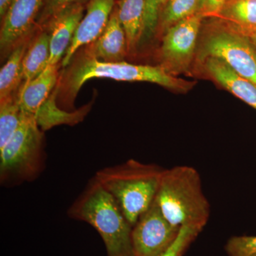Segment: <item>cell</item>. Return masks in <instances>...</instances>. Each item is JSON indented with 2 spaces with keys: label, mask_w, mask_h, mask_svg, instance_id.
Masks as SVG:
<instances>
[{
  "label": "cell",
  "mask_w": 256,
  "mask_h": 256,
  "mask_svg": "<svg viewBox=\"0 0 256 256\" xmlns=\"http://www.w3.org/2000/svg\"><path fill=\"white\" fill-rule=\"evenodd\" d=\"M164 170L158 165L130 160L100 170L94 178L114 196L133 226L156 200Z\"/></svg>",
  "instance_id": "obj_3"
},
{
  "label": "cell",
  "mask_w": 256,
  "mask_h": 256,
  "mask_svg": "<svg viewBox=\"0 0 256 256\" xmlns=\"http://www.w3.org/2000/svg\"><path fill=\"white\" fill-rule=\"evenodd\" d=\"M22 116L18 94L0 100V148L8 142L18 129Z\"/></svg>",
  "instance_id": "obj_20"
},
{
  "label": "cell",
  "mask_w": 256,
  "mask_h": 256,
  "mask_svg": "<svg viewBox=\"0 0 256 256\" xmlns=\"http://www.w3.org/2000/svg\"><path fill=\"white\" fill-rule=\"evenodd\" d=\"M203 15L200 13L175 24L165 32L160 54L163 66L170 73L188 68L196 48Z\"/></svg>",
  "instance_id": "obj_8"
},
{
  "label": "cell",
  "mask_w": 256,
  "mask_h": 256,
  "mask_svg": "<svg viewBox=\"0 0 256 256\" xmlns=\"http://www.w3.org/2000/svg\"><path fill=\"white\" fill-rule=\"evenodd\" d=\"M44 133L36 118L23 112L18 129L0 148L1 182L15 184L30 182L43 170Z\"/></svg>",
  "instance_id": "obj_5"
},
{
  "label": "cell",
  "mask_w": 256,
  "mask_h": 256,
  "mask_svg": "<svg viewBox=\"0 0 256 256\" xmlns=\"http://www.w3.org/2000/svg\"><path fill=\"white\" fill-rule=\"evenodd\" d=\"M180 230L166 220L154 201L132 226L134 256H160L171 246Z\"/></svg>",
  "instance_id": "obj_7"
},
{
  "label": "cell",
  "mask_w": 256,
  "mask_h": 256,
  "mask_svg": "<svg viewBox=\"0 0 256 256\" xmlns=\"http://www.w3.org/2000/svg\"><path fill=\"white\" fill-rule=\"evenodd\" d=\"M87 4L88 2H84L69 6L50 18L40 28H44L50 35L48 66L62 64L79 23L85 14Z\"/></svg>",
  "instance_id": "obj_11"
},
{
  "label": "cell",
  "mask_w": 256,
  "mask_h": 256,
  "mask_svg": "<svg viewBox=\"0 0 256 256\" xmlns=\"http://www.w3.org/2000/svg\"><path fill=\"white\" fill-rule=\"evenodd\" d=\"M72 218L90 224L100 234L108 256H136L132 242V226L117 202L92 178L68 210Z\"/></svg>",
  "instance_id": "obj_2"
},
{
  "label": "cell",
  "mask_w": 256,
  "mask_h": 256,
  "mask_svg": "<svg viewBox=\"0 0 256 256\" xmlns=\"http://www.w3.org/2000/svg\"><path fill=\"white\" fill-rule=\"evenodd\" d=\"M50 58V35L44 28L36 26L24 56L22 85L42 74L48 66Z\"/></svg>",
  "instance_id": "obj_15"
},
{
  "label": "cell",
  "mask_w": 256,
  "mask_h": 256,
  "mask_svg": "<svg viewBox=\"0 0 256 256\" xmlns=\"http://www.w3.org/2000/svg\"><path fill=\"white\" fill-rule=\"evenodd\" d=\"M225 252L228 256H256V236H232L226 244Z\"/></svg>",
  "instance_id": "obj_23"
},
{
  "label": "cell",
  "mask_w": 256,
  "mask_h": 256,
  "mask_svg": "<svg viewBox=\"0 0 256 256\" xmlns=\"http://www.w3.org/2000/svg\"><path fill=\"white\" fill-rule=\"evenodd\" d=\"M144 14L142 40H150L159 26L162 12L166 0H144Z\"/></svg>",
  "instance_id": "obj_22"
},
{
  "label": "cell",
  "mask_w": 256,
  "mask_h": 256,
  "mask_svg": "<svg viewBox=\"0 0 256 256\" xmlns=\"http://www.w3.org/2000/svg\"><path fill=\"white\" fill-rule=\"evenodd\" d=\"M205 70L210 78L256 110V85L216 57H206Z\"/></svg>",
  "instance_id": "obj_14"
},
{
  "label": "cell",
  "mask_w": 256,
  "mask_h": 256,
  "mask_svg": "<svg viewBox=\"0 0 256 256\" xmlns=\"http://www.w3.org/2000/svg\"><path fill=\"white\" fill-rule=\"evenodd\" d=\"M227 0H200V12L204 18L218 16Z\"/></svg>",
  "instance_id": "obj_25"
},
{
  "label": "cell",
  "mask_w": 256,
  "mask_h": 256,
  "mask_svg": "<svg viewBox=\"0 0 256 256\" xmlns=\"http://www.w3.org/2000/svg\"><path fill=\"white\" fill-rule=\"evenodd\" d=\"M218 18L233 25L234 30L249 34L256 32V0H227Z\"/></svg>",
  "instance_id": "obj_18"
},
{
  "label": "cell",
  "mask_w": 256,
  "mask_h": 256,
  "mask_svg": "<svg viewBox=\"0 0 256 256\" xmlns=\"http://www.w3.org/2000/svg\"><path fill=\"white\" fill-rule=\"evenodd\" d=\"M62 64L48 66L38 76L22 86L18 94L22 112L36 117L44 104L54 92L60 78Z\"/></svg>",
  "instance_id": "obj_13"
},
{
  "label": "cell",
  "mask_w": 256,
  "mask_h": 256,
  "mask_svg": "<svg viewBox=\"0 0 256 256\" xmlns=\"http://www.w3.org/2000/svg\"><path fill=\"white\" fill-rule=\"evenodd\" d=\"M34 32L12 50L6 63L2 67L0 72V100L16 95L20 92L23 82L24 56Z\"/></svg>",
  "instance_id": "obj_17"
},
{
  "label": "cell",
  "mask_w": 256,
  "mask_h": 256,
  "mask_svg": "<svg viewBox=\"0 0 256 256\" xmlns=\"http://www.w3.org/2000/svg\"><path fill=\"white\" fill-rule=\"evenodd\" d=\"M118 15L127 38L128 53H134L142 41L144 0L116 1Z\"/></svg>",
  "instance_id": "obj_16"
},
{
  "label": "cell",
  "mask_w": 256,
  "mask_h": 256,
  "mask_svg": "<svg viewBox=\"0 0 256 256\" xmlns=\"http://www.w3.org/2000/svg\"><path fill=\"white\" fill-rule=\"evenodd\" d=\"M43 2L44 0H13L1 20L2 56H9L18 44L35 31Z\"/></svg>",
  "instance_id": "obj_9"
},
{
  "label": "cell",
  "mask_w": 256,
  "mask_h": 256,
  "mask_svg": "<svg viewBox=\"0 0 256 256\" xmlns=\"http://www.w3.org/2000/svg\"><path fill=\"white\" fill-rule=\"evenodd\" d=\"M249 36V38L252 40V43L256 45V32H254V33L249 34H246Z\"/></svg>",
  "instance_id": "obj_27"
},
{
  "label": "cell",
  "mask_w": 256,
  "mask_h": 256,
  "mask_svg": "<svg viewBox=\"0 0 256 256\" xmlns=\"http://www.w3.org/2000/svg\"><path fill=\"white\" fill-rule=\"evenodd\" d=\"M13 0H0V18H4Z\"/></svg>",
  "instance_id": "obj_26"
},
{
  "label": "cell",
  "mask_w": 256,
  "mask_h": 256,
  "mask_svg": "<svg viewBox=\"0 0 256 256\" xmlns=\"http://www.w3.org/2000/svg\"><path fill=\"white\" fill-rule=\"evenodd\" d=\"M84 2H88V0H44L41 11L37 18L36 26L41 28L62 10Z\"/></svg>",
  "instance_id": "obj_24"
},
{
  "label": "cell",
  "mask_w": 256,
  "mask_h": 256,
  "mask_svg": "<svg viewBox=\"0 0 256 256\" xmlns=\"http://www.w3.org/2000/svg\"><path fill=\"white\" fill-rule=\"evenodd\" d=\"M206 57L226 62L242 77L256 85V46L248 35L234 30H222L207 38Z\"/></svg>",
  "instance_id": "obj_6"
},
{
  "label": "cell",
  "mask_w": 256,
  "mask_h": 256,
  "mask_svg": "<svg viewBox=\"0 0 256 256\" xmlns=\"http://www.w3.org/2000/svg\"><path fill=\"white\" fill-rule=\"evenodd\" d=\"M200 0H166L161 16L159 26L162 31L200 12Z\"/></svg>",
  "instance_id": "obj_19"
},
{
  "label": "cell",
  "mask_w": 256,
  "mask_h": 256,
  "mask_svg": "<svg viewBox=\"0 0 256 256\" xmlns=\"http://www.w3.org/2000/svg\"><path fill=\"white\" fill-rule=\"evenodd\" d=\"M116 0H89L85 14L79 23L75 35L62 62V68L68 66L74 55L82 47L96 41L108 23Z\"/></svg>",
  "instance_id": "obj_10"
},
{
  "label": "cell",
  "mask_w": 256,
  "mask_h": 256,
  "mask_svg": "<svg viewBox=\"0 0 256 256\" xmlns=\"http://www.w3.org/2000/svg\"><path fill=\"white\" fill-rule=\"evenodd\" d=\"M154 201L174 226L205 227L210 220V202L204 193L201 176L193 166L178 165L164 170Z\"/></svg>",
  "instance_id": "obj_4"
},
{
  "label": "cell",
  "mask_w": 256,
  "mask_h": 256,
  "mask_svg": "<svg viewBox=\"0 0 256 256\" xmlns=\"http://www.w3.org/2000/svg\"><path fill=\"white\" fill-rule=\"evenodd\" d=\"M76 54L60 74L56 86L57 96H60L58 98L64 106L72 107L84 84L92 78L152 82L178 92H186L192 87V82L176 78L162 66L102 62L84 50Z\"/></svg>",
  "instance_id": "obj_1"
},
{
  "label": "cell",
  "mask_w": 256,
  "mask_h": 256,
  "mask_svg": "<svg viewBox=\"0 0 256 256\" xmlns=\"http://www.w3.org/2000/svg\"><path fill=\"white\" fill-rule=\"evenodd\" d=\"M82 50L102 62H124L128 54L127 38L119 20L116 5L100 36L90 44L84 46Z\"/></svg>",
  "instance_id": "obj_12"
},
{
  "label": "cell",
  "mask_w": 256,
  "mask_h": 256,
  "mask_svg": "<svg viewBox=\"0 0 256 256\" xmlns=\"http://www.w3.org/2000/svg\"><path fill=\"white\" fill-rule=\"evenodd\" d=\"M204 228V227L201 226L192 224L180 227V232L174 242L168 250L158 256H182Z\"/></svg>",
  "instance_id": "obj_21"
}]
</instances>
